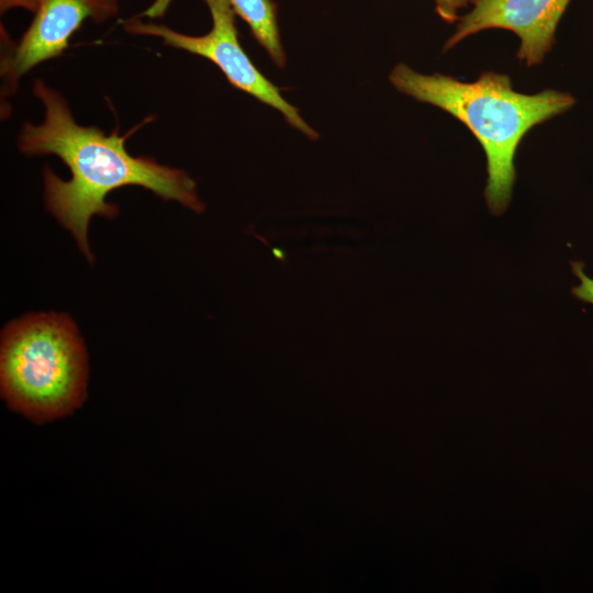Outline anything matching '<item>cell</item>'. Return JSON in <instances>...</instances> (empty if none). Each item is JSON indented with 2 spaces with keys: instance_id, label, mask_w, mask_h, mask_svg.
I'll return each instance as SVG.
<instances>
[{
  "instance_id": "3957f363",
  "label": "cell",
  "mask_w": 593,
  "mask_h": 593,
  "mask_svg": "<svg viewBox=\"0 0 593 593\" xmlns=\"http://www.w3.org/2000/svg\"><path fill=\"white\" fill-rule=\"evenodd\" d=\"M85 345L65 314L38 313L5 326L0 387L7 404L35 423L66 416L87 395Z\"/></svg>"
},
{
  "instance_id": "8fae6325",
  "label": "cell",
  "mask_w": 593,
  "mask_h": 593,
  "mask_svg": "<svg viewBox=\"0 0 593 593\" xmlns=\"http://www.w3.org/2000/svg\"><path fill=\"white\" fill-rule=\"evenodd\" d=\"M271 251H272V255L277 259L281 260L282 262L286 261V253L282 249H280V248H271Z\"/></svg>"
},
{
  "instance_id": "ba28073f",
  "label": "cell",
  "mask_w": 593,
  "mask_h": 593,
  "mask_svg": "<svg viewBox=\"0 0 593 593\" xmlns=\"http://www.w3.org/2000/svg\"><path fill=\"white\" fill-rule=\"evenodd\" d=\"M573 273L580 279V284L572 288L574 298L593 305V279L585 275L583 264L573 261L571 264Z\"/></svg>"
},
{
  "instance_id": "8992f818",
  "label": "cell",
  "mask_w": 593,
  "mask_h": 593,
  "mask_svg": "<svg viewBox=\"0 0 593 593\" xmlns=\"http://www.w3.org/2000/svg\"><path fill=\"white\" fill-rule=\"evenodd\" d=\"M118 9L116 0H38L32 23L2 60V76L13 87L34 66L59 56L85 19L104 22Z\"/></svg>"
},
{
  "instance_id": "277c9868",
  "label": "cell",
  "mask_w": 593,
  "mask_h": 593,
  "mask_svg": "<svg viewBox=\"0 0 593 593\" xmlns=\"http://www.w3.org/2000/svg\"><path fill=\"white\" fill-rule=\"evenodd\" d=\"M204 1L213 22L211 31L205 35H186L166 25L138 19L126 20L124 29L128 33L159 37L168 46L208 58L223 71L232 86L280 111L289 124L309 138H318V133L281 96L280 89L264 77L239 45L236 13L228 0Z\"/></svg>"
},
{
  "instance_id": "9c48e42d",
  "label": "cell",
  "mask_w": 593,
  "mask_h": 593,
  "mask_svg": "<svg viewBox=\"0 0 593 593\" xmlns=\"http://www.w3.org/2000/svg\"><path fill=\"white\" fill-rule=\"evenodd\" d=\"M467 3L468 0H435V11L444 21L452 23L459 19V10Z\"/></svg>"
},
{
  "instance_id": "6da1fadb",
  "label": "cell",
  "mask_w": 593,
  "mask_h": 593,
  "mask_svg": "<svg viewBox=\"0 0 593 593\" xmlns=\"http://www.w3.org/2000/svg\"><path fill=\"white\" fill-rule=\"evenodd\" d=\"M33 92L45 107V119L40 125H23L19 147L25 155H56L70 169L71 178L64 181L45 167V202L89 262L93 261L87 237L89 221L96 214L118 215V208L105 201L114 189L141 186L195 213L204 211L195 182L184 171L130 155L124 146L126 135H107L94 126L78 125L61 94L42 80L35 81Z\"/></svg>"
},
{
  "instance_id": "52a82bcc",
  "label": "cell",
  "mask_w": 593,
  "mask_h": 593,
  "mask_svg": "<svg viewBox=\"0 0 593 593\" xmlns=\"http://www.w3.org/2000/svg\"><path fill=\"white\" fill-rule=\"evenodd\" d=\"M233 10L249 26L254 37L280 68L287 58L280 41L277 4L272 0H228Z\"/></svg>"
},
{
  "instance_id": "5b68a950",
  "label": "cell",
  "mask_w": 593,
  "mask_h": 593,
  "mask_svg": "<svg viewBox=\"0 0 593 593\" xmlns=\"http://www.w3.org/2000/svg\"><path fill=\"white\" fill-rule=\"evenodd\" d=\"M473 7L459 20L447 40L448 51L469 35L488 29L514 32L521 40L517 58L528 67L540 64L555 43L557 25L570 0H471Z\"/></svg>"
},
{
  "instance_id": "7a4b0ae2",
  "label": "cell",
  "mask_w": 593,
  "mask_h": 593,
  "mask_svg": "<svg viewBox=\"0 0 593 593\" xmlns=\"http://www.w3.org/2000/svg\"><path fill=\"white\" fill-rule=\"evenodd\" d=\"M389 79L398 91L443 109L473 133L486 156L484 197L495 215L510 203L516 178L514 157L522 138L575 103L570 93L556 90L517 92L508 76L493 71L463 82L441 74L423 75L402 63Z\"/></svg>"
},
{
  "instance_id": "30bf717a",
  "label": "cell",
  "mask_w": 593,
  "mask_h": 593,
  "mask_svg": "<svg viewBox=\"0 0 593 593\" xmlns=\"http://www.w3.org/2000/svg\"><path fill=\"white\" fill-rule=\"evenodd\" d=\"M38 5V0H0L1 12L12 8H23L31 12H35Z\"/></svg>"
}]
</instances>
